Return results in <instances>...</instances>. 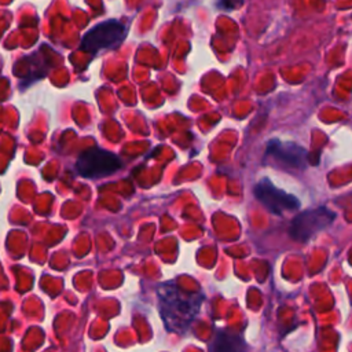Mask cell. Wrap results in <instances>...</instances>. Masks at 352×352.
<instances>
[{
	"label": "cell",
	"mask_w": 352,
	"mask_h": 352,
	"mask_svg": "<svg viewBox=\"0 0 352 352\" xmlns=\"http://www.w3.org/2000/svg\"><path fill=\"white\" fill-rule=\"evenodd\" d=\"M157 296L160 316L165 327L168 331L180 334L190 329L204 301V294L201 292L187 290L177 285L176 280H168L158 285Z\"/></svg>",
	"instance_id": "obj_1"
},
{
	"label": "cell",
	"mask_w": 352,
	"mask_h": 352,
	"mask_svg": "<svg viewBox=\"0 0 352 352\" xmlns=\"http://www.w3.org/2000/svg\"><path fill=\"white\" fill-rule=\"evenodd\" d=\"M265 162L283 170L300 172L308 165V151L297 143L272 139L265 148Z\"/></svg>",
	"instance_id": "obj_2"
},
{
	"label": "cell",
	"mask_w": 352,
	"mask_h": 352,
	"mask_svg": "<svg viewBox=\"0 0 352 352\" xmlns=\"http://www.w3.org/2000/svg\"><path fill=\"white\" fill-rule=\"evenodd\" d=\"M336 219V213L326 206L302 210L292 220L289 235L297 242H307L319 231L327 228Z\"/></svg>",
	"instance_id": "obj_3"
},
{
	"label": "cell",
	"mask_w": 352,
	"mask_h": 352,
	"mask_svg": "<svg viewBox=\"0 0 352 352\" xmlns=\"http://www.w3.org/2000/svg\"><path fill=\"white\" fill-rule=\"evenodd\" d=\"M122 162L117 154L100 147H91L82 151L76 161V170L82 177H102L117 172Z\"/></svg>",
	"instance_id": "obj_4"
},
{
	"label": "cell",
	"mask_w": 352,
	"mask_h": 352,
	"mask_svg": "<svg viewBox=\"0 0 352 352\" xmlns=\"http://www.w3.org/2000/svg\"><path fill=\"white\" fill-rule=\"evenodd\" d=\"M126 29L117 19H109L102 23H98L81 40V50L85 52L96 54L102 50L114 48L125 37Z\"/></svg>",
	"instance_id": "obj_5"
},
{
	"label": "cell",
	"mask_w": 352,
	"mask_h": 352,
	"mask_svg": "<svg viewBox=\"0 0 352 352\" xmlns=\"http://www.w3.org/2000/svg\"><path fill=\"white\" fill-rule=\"evenodd\" d=\"M256 199L271 213L274 214H283L285 212L296 210L300 208V199L280 190L275 184H272L268 179H261L253 188Z\"/></svg>",
	"instance_id": "obj_6"
},
{
	"label": "cell",
	"mask_w": 352,
	"mask_h": 352,
	"mask_svg": "<svg viewBox=\"0 0 352 352\" xmlns=\"http://www.w3.org/2000/svg\"><path fill=\"white\" fill-rule=\"evenodd\" d=\"M243 346V340L228 330H219L213 344L210 345V349H216V351H230V349H241Z\"/></svg>",
	"instance_id": "obj_7"
}]
</instances>
